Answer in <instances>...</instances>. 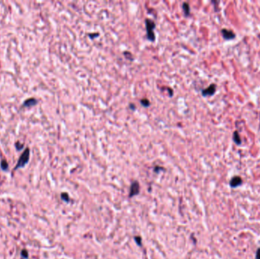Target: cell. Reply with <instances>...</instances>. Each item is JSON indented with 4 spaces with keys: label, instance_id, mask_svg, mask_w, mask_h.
Segmentation results:
<instances>
[{
    "label": "cell",
    "instance_id": "2e32d148",
    "mask_svg": "<svg viewBox=\"0 0 260 259\" xmlns=\"http://www.w3.org/2000/svg\"><path fill=\"white\" fill-rule=\"evenodd\" d=\"M161 170H162V168H161V167H160V166H156V167L154 168V171H155L156 173H158L159 171Z\"/></svg>",
    "mask_w": 260,
    "mask_h": 259
},
{
    "label": "cell",
    "instance_id": "8fae6325",
    "mask_svg": "<svg viewBox=\"0 0 260 259\" xmlns=\"http://www.w3.org/2000/svg\"><path fill=\"white\" fill-rule=\"evenodd\" d=\"M140 103L141 104L145 107H148L150 106V101L148 100V99H146V98H143V99H142V100H140Z\"/></svg>",
    "mask_w": 260,
    "mask_h": 259
},
{
    "label": "cell",
    "instance_id": "5b68a950",
    "mask_svg": "<svg viewBox=\"0 0 260 259\" xmlns=\"http://www.w3.org/2000/svg\"><path fill=\"white\" fill-rule=\"evenodd\" d=\"M221 34L225 40H233L236 37V34L234 32L232 31L231 30H230L225 29V28L221 30Z\"/></svg>",
    "mask_w": 260,
    "mask_h": 259
},
{
    "label": "cell",
    "instance_id": "7a4b0ae2",
    "mask_svg": "<svg viewBox=\"0 0 260 259\" xmlns=\"http://www.w3.org/2000/svg\"><path fill=\"white\" fill-rule=\"evenodd\" d=\"M29 157L30 150L28 148H26L25 151H24V153H23L22 154H21V156L20 157L19 160H18V163H17L15 167V170L24 167V166L28 163V161H29Z\"/></svg>",
    "mask_w": 260,
    "mask_h": 259
},
{
    "label": "cell",
    "instance_id": "e0dca14e",
    "mask_svg": "<svg viewBox=\"0 0 260 259\" xmlns=\"http://www.w3.org/2000/svg\"><path fill=\"white\" fill-rule=\"evenodd\" d=\"M129 107H131V108L132 109H135V106H134L133 104H132V103H130V105H129Z\"/></svg>",
    "mask_w": 260,
    "mask_h": 259
},
{
    "label": "cell",
    "instance_id": "3957f363",
    "mask_svg": "<svg viewBox=\"0 0 260 259\" xmlns=\"http://www.w3.org/2000/svg\"><path fill=\"white\" fill-rule=\"evenodd\" d=\"M139 190H140L139 183H138V181H134L131 184L130 189H129V198H132L133 196L137 195L139 193Z\"/></svg>",
    "mask_w": 260,
    "mask_h": 259
},
{
    "label": "cell",
    "instance_id": "30bf717a",
    "mask_svg": "<svg viewBox=\"0 0 260 259\" xmlns=\"http://www.w3.org/2000/svg\"><path fill=\"white\" fill-rule=\"evenodd\" d=\"M1 168L3 170H7L8 169H9V164L7 163V161L5 160H2V161H1Z\"/></svg>",
    "mask_w": 260,
    "mask_h": 259
},
{
    "label": "cell",
    "instance_id": "6da1fadb",
    "mask_svg": "<svg viewBox=\"0 0 260 259\" xmlns=\"http://www.w3.org/2000/svg\"><path fill=\"white\" fill-rule=\"evenodd\" d=\"M145 27H146V32H147L148 39L151 41H154L155 35L153 31V29L155 27V24L152 20L146 18L145 20Z\"/></svg>",
    "mask_w": 260,
    "mask_h": 259
},
{
    "label": "cell",
    "instance_id": "7c38bea8",
    "mask_svg": "<svg viewBox=\"0 0 260 259\" xmlns=\"http://www.w3.org/2000/svg\"><path fill=\"white\" fill-rule=\"evenodd\" d=\"M61 197L62 199L64 200L66 202H68V201H69V197H68V195L67 193H62L61 194Z\"/></svg>",
    "mask_w": 260,
    "mask_h": 259
},
{
    "label": "cell",
    "instance_id": "9c48e42d",
    "mask_svg": "<svg viewBox=\"0 0 260 259\" xmlns=\"http://www.w3.org/2000/svg\"><path fill=\"white\" fill-rule=\"evenodd\" d=\"M183 9L186 16L190 15V7L187 2H183Z\"/></svg>",
    "mask_w": 260,
    "mask_h": 259
},
{
    "label": "cell",
    "instance_id": "277c9868",
    "mask_svg": "<svg viewBox=\"0 0 260 259\" xmlns=\"http://www.w3.org/2000/svg\"><path fill=\"white\" fill-rule=\"evenodd\" d=\"M216 88L217 87L215 84H210L207 88L204 89L201 91V94L204 97H208V96H212L214 95L216 92Z\"/></svg>",
    "mask_w": 260,
    "mask_h": 259
},
{
    "label": "cell",
    "instance_id": "5bb4252c",
    "mask_svg": "<svg viewBox=\"0 0 260 259\" xmlns=\"http://www.w3.org/2000/svg\"><path fill=\"white\" fill-rule=\"evenodd\" d=\"M21 256L25 258H28V253H27V250L23 249V250L21 251Z\"/></svg>",
    "mask_w": 260,
    "mask_h": 259
},
{
    "label": "cell",
    "instance_id": "4fadbf2b",
    "mask_svg": "<svg viewBox=\"0 0 260 259\" xmlns=\"http://www.w3.org/2000/svg\"><path fill=\"white\" fill-rule=\"evenodd\" d=\"M134 239L136 240V242L138 244V246H142V238L140 236H135Z\"/></svg>",
    "mask_w": 260,
    "mask_h": 259
},
{
    "label": "cell",
    "instance_id": "52a82bcc",
    "mask_svg": "<svg viewBox=\"0 0 260 259\" xmlns=\"http://www.w3.org/2000/svg\"><path fill=\"white\" fill-rule=\"evenodd\" d=\"M37 100L36 99H34V98H30V99H27L24 102L23 105L26 107H33V106H35L37 104Z\"/></svg>",
    "mask_w": 260,
    "mask_h": 259
},
{
    "label": "cell",
    "instance_id": "8992f818",
    "mask_svg": "<svg viewBox=\"0 0 260 259\" xmlns=\"http://www.w3.org/2000/svg\"><path fill=\"white\" fill-rule=\"evenodd\" d=\"M243 183V180L241 177L240 176H234L231 179V182H230V185L231 188H237V187L240 186V185Z\"/></svg>",
    "mask_w": 260,
    "mask_h": 259
},
{
    "label": "cell",
    "instance_id": "9a60e30c",
    "mask_svg": "<svg viewBox=\"0 0 260 259\" xmlns=\"http://www.w3.org/2000/svg\"><path fill=\"white\" fill-rule=\"evenodd\" d=\"M256 259H260V248H259L256 254Z\"/></svg>",
    "mask_w": 260,
    "mask_h": 259
},
{
    "label": "cell",
    "instance_id": "ba28073f",
    "mask_svg": "<svg viewBox=\"0 0 260 259\" xmlns=\"http://www.w3.org/2000/svg\"><path fill=\"white\" fill-rule=\"evenodd\" d=\"M233 140L234 141V143H236L237 145H240L241 143H242V141H241V138H240V134H239V132L237 131H235V132H233Z\"/></svg>",
    "mask_w": 260,
    "mask_h": 259
}]
</instances>
